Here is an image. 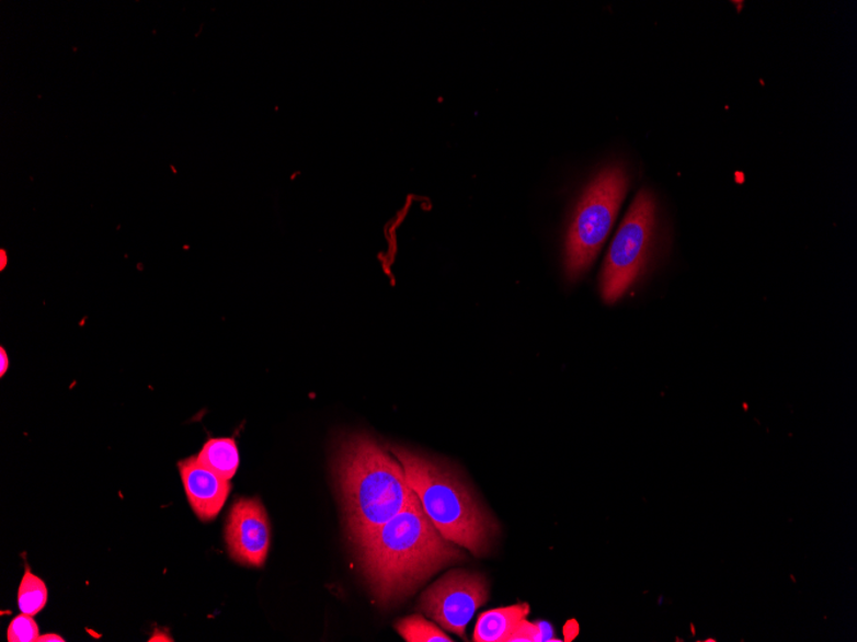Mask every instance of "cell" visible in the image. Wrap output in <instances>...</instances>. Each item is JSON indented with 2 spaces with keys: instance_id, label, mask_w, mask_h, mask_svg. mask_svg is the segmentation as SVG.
Here are the masks:
<instances>
[{
  "instance_id": "obj_1",
  "label": "cell",
  "mask_w": 857,
  "mask_h": 642,
  "mask_svg": "<svg viewBox=\"0 0 857 642\" xmlns=\"http://www.w3.org/2000/svg\"><path fill=\"white\" fill-rule=\"evenodd\" d=\"M355 547L361 570L381 606L408 598L435 573L465 559L462 550L434 527L420 501Z\"/></svg>"
},
{
  "instance_id": "obj_2",
  "label": "cell",
  "mask_w": 857,
  "mask_h": 642,
  "mask_svg": "<svg viewBox=\"0 0 857 642\" xmlns=\"http://www.w3.org/2000/svg\"><path fill=\"white\" fill-rule=\"evenodd\" d=\"M335 473L353 546L419 501L402 465L367 435H352L341 443Z\"/></svg>"
},
{
  "instance_id": "obj_3",
  "label": "cell",
  "mask_w": 857,
  "mask_h": 642,
  "mask_svg": "<svg viewBox=\"0 0 857 642\" xmlns=\"http://www.w3.org/2000/svg\"><path fill=\"white\" fill-rule=\"evenodd\" d=\"M390 450L402 465L421 507L443 538L470 550L476 557L485 555L499 526L454 468L410 449L392 447Z\"/></svg>"
},
{
  "instance_id": "obj_4",
  "label": "cell",
  "mask_w": 857,
  "mask_h": 642,
  "mask_svg": "<svg viewBox=\"0 0 857 642\" xmlns=\"http://www.w3.org/2000/svg\"><path fill=\"white\" fill-rule=\"evenodd\" d=\"M629 188L626 165L601 170L579 199L565 239V274L576 282L590 271L618 217Z\"/></svg>"
},
{
  "instance_id": "obj_5",
  "label": "cell",
  "mask_w": 857,
  "mask_h": 642,
  "mask_svg": "<svg viewBox=\"0 0 857 642\" xmlns=\"http://www.w3.org/2000/svg\"><path fill=\"white\" fill-rule=\"evenodd\" d=\"M658 223V203L650 191L639 192L614 238L599 276L605 303L614 305L633 288L648 266Z\"/></svg>"
},
{
  "instance_id": "obj_6",
  "label": "cell",
  "mask_w": 857,
  "mask_h": 642,
  "mask_svg": "<svg viewBox=\"0 0 857 642\" xmlns=\"http://www.w3.org/2000/svg\"><path fill=\"white\" fill-rule=\"evenodd\" d=\"M488 585L478 573L453 571L447 573L421 596L420 609L434 619L443 630L465 639L476 611L488 600Z\"/></svg>"
},
{
  "instance_id": "obj_7",
  "label": "cell",
  "mask_w": 857,
  "mask_h": 642,
  "mask_svg": "<svg viewBox=\"0 0 857 642\" xmlns=\"http://www.w3.org/2000/svg\"><path fill=\"white\" fill-rule=\"evenodd\" d=\"M228 550L231 559L242 565L261 569L270 549L267 512L259 498H239L228 518Z\"/></svg>"
},
{
  "instance_id": "obj_8",
  "label": "cell",
  "mask_w": 857,
  "mask_h": 642,
  "mask_svg": "<svg viewBox=\"0 0 857 642\" xmlns=\"http://www.w3.org/2000/svg\"><path fill=\"white\" fill-rule=\"evenodd\" d=\"M179 471L195 515L203 523H209L219 516L231 491L230 481L221 479L201 465L197 456L179 462Z\"/></svg>"
},
{
  "instance_id": "obj_9",
  "label": "cell",
  "mask_w": 857,
  "mask_h": 642,
  "mask_svg": "<svg viewBox=\"0 0 857 642\" xmlns=\"http://www.w3.org/2000/svg\"><path fill=\"white\" fill-rule=\"evenodd\" d=\"M529 611V604L526 603L484 611L478 618L472 641L507 642L518 623L528 617Z\"/></svg>"
},
{
  "instance_id": "obj_10",
  "label": "cell",
  "mask_w": 857,
  "mask_h": 642,
  "mask_svg": "<svg viewBox=\"0 0 857 642\" xmlns=\"http://www.w3.org/2000/svg\"><path fill=\"white\" fill-rule=\"evenodd\" d=\"M199 463L230 481L239 468L238 445L232 437H210L197 455Z\"/></svg>"
},
{
  "instance_id": "obj_11",
  "label": "cell",
  "mask_w": 857,
  "mask_h": 642,
  "mask_svg": "<svg viewBox=\"0 0 857 642\" xmlns=\"http://www.w3.org/2000/svg\"><path fill=\"white\" fill-rule=\"evenodd\" d=\"M19 608L22 614L28 616L39 615L41 611L47 606L48 601V588L44 584V581L34 575L32 571L26 569L24 578H22L19 588Z\"/></svg>"
},
{
  "instance_id": "obj_12",
  "label": "cell",
  "mask_w": 857,
  "mask_h": 642,
  "mask_svg": "<svg viewBox=\"0 0 857 642\" xmlns=\"http://www.w3.org/2000/svg\"><path fill=\"white\" fill-rule=\"evenodd\" d=\"M396 629L408 642H453L454 640L437 626L421 616H411L396 624Z\"/></svg>"
},
{
  "instance_id": "obj_13",
  "label": "cell",
  "mask_w": 857,
  "mask_h": 642,
  "mask_svg": "<svg viewBox=\"0 0 857 642\" xmlns=\"http://www.w3.org/2000/svg\"><path fill=\"white\" fill-rule=\"evenodd\" d=\"M561 641L553 638V629L546 622L532 623L523 619L507 642Z\"/></svg>"
},
{
  "instance_id": "obj_14",
  "label": "cell",
  "mask_w": 857,
  "mask_h": 642,
  "mask_svg": "<svg viewBox=\"0 0 857 642\" xmlns=\"http://www.w3.org/2000/svg\"><path fill=\"white\" fill-rule=\"evenodd\" d=\"M10 642H34L39 639V626L33 616L22 614L13 619L7 632Z\"/></svg>"
},
{
  "instance_id": "obj_15",
  "label": "cell",
  "mask_w": 857,
  "mask_h": 642,
  "mask_svg": "<svg viewBox=\"0 0 857 642\" xmlns=\"http://www.w3.org/2000/svg\"><path fill=\"white\" fill-rule=\"evenodd\" d=\"M10 369V358L9 353L5 352L4 346H0V377L5 376L7 372H9Z\"/></svg>"
},
{
  "instance_id": "obj_16",
  "label": "cell",
  "mask_w": 857,
  "mask_h": 642,
  "mask_svg": "<svg viewBox=\"0 0 857 642\" xmlns=\"http://www.w3.org/2000/svg\"><path fill=\"white\" fill-rule=\"evenodd\" d=\"M37 642H65V639L62 637H58V634L48 633V634H43V637H39V639H37Z\"/></svg>"
},
{
  "instance_id": "obj_17",
  "label": "cell",
  "mask_w": 857,
  "mask_h": 642,
  "mask_svg": "<svg viewBox=\"0 0 857 642\" xmlns=\"http://www.w3.org/2000/svg\"><path fill=\"white\" fill-rule=\"evenodd\" d=\"M0 254H2V267H0V268H2V271H3V270H4V267H5V263H7V260H5V252H4V251H2V252H0Z\"/></svg>"
}]
</instances>
